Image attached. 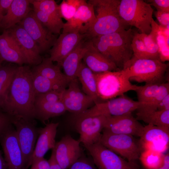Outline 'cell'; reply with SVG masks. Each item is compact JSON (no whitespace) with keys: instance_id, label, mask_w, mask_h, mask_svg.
<instances>
[{"instance_id":"obj_52","label":"cell","mask_w":169,"mask_h":169,"mask_svg":"<svg viewBox=\"0 0 169 169\" xmlns=\"http://www.w3.org/2000/svg\"><path fill=\"white\" fill-rule=\"evenodd\" d=\"M1 64H2V63H1L0 62V68L2 66Z\"/></svg>"},{"instance_id":"obj_31","label":"cell","mask_w":169,"mask_h":169,"mask_svg":"<svg viewBox=\"0 0 169 169\" xmlns=\"http://www.w3.org/2000/svg\"><path fill=\"white\" fill-rule=\"evenodd\" d=\"M17 67L9 65L2 66L0 68V109L3 104L7 91Z\"/></svg>"},{"instance_id":"obj_18","label":"cell","mask_w":169,"mask_h":169,"mask_svg":"<svg viewBox=\"0 0 169 169\" xmlns=\"http://www.w3.org/2000/svg\"><path fill=\"white\" fill-rule=\"evenodd\" d=\"M86 38H89L87 33L78 32L62 33L49 50L50 59L52 62H56L60 66L64 59Z\"/></svg>"},{"instance_id":"obj_34","label":"cell","mask_w":169,"mask_h":169,"mask_svg":"<svg viewBox=\"0 0 169 169\" xmlns=\"http://www.w3.org/2000/svg\"><path fill=\"white\" fill-rule=\"evenodd\" d=\"M33 9L44 12L55 19L62 21L59 5L54 0H29Z\"/></svg>"},{"instance_id":"obj_47","label":"cell","mask_w":169,"mask_h":169,"mask_svg":"<svg viewBox=\"0 0 169 169\" xmlns=\"http://www.w3.org/2000/svg\"><path fill=\"white\" fill-rule=\"evenodd\" d=\"M169 47L166 44L159 47V60L163 63L169 61Z\"/></svg>"},{"instance_id":"obj_13","label":"cell","mask_w":169,"mask_h":169,"mask_svg":"<svg viewBox=\"0 0 169 169\" xmlns=\"http://www.w3.org/2000/svg\"><path fill=\"white\" fill-rule=\"evenodd\" d=\"M39 47L41 53L49 50L57 39V35L50 32L38 20L33 9L18 23Z\"/></svg>"},{"instance_id":"obj_11","label":"cell","mask_w":169,"mask_h":169,"mask_svg":"<svg viewBox=\"0 0 169 169\" xmlns=\"http://www.w3.org/2000/svg\"><path fill=\"white\" fill-rule=\"evenodd\" d=\"M106 119L102 115L73 117L74 128L80 135L79 140L84 146L100 141Z\"/></svg>"},{"instance_id":"obj_14","label":"cell","mask_w":169,"mask_h":169,"mask_svg":"<svg viewBox=\"0 0 169 169\" xmlns=\"http://www.w3.org/2000/svg\"><path fill=\"white\" fill-rule=\"evenodd\" d=\"M0 143L8 169H27L15 129L13 125L0 136Z\"/></svg>"},{"instance_id":"obj_23","label":"cell","mask_w":169,"mask_h":169,"mask_svg":"<svg viewBox=\"0 0 169 169\" xmlns=\"http://www.w3.org/2000/svg\"><path fill=\"white\" fill-rule=\"evenodd\" d=\"M83 60L85 64L94 73L120 70L113 62L95 48L90 38L88 49Z\"/></svg>"},{"instance_id":"obj_36","label":"cell","mask_w":169,"mask_h":169,"mask_svg":"<svg viewBox=\"0 0 169 169\" xmlns=\"http://www.w3.org/2000/svg\"><path fill=\"white\" fill-rule=\"evenodd\" d=\"M86 0H63L59 5L61 16L67 21L74 15L79 7Z\"/></svg>"},{"instance_id":"obj_16","label":"cell","mask_w":169,"mask_h":169,"mask_svg":"<svg viewBox=\"0 0 169 169\" xmlns=\"http://www.w3.org/2000/svg\"><path fill=\"white\" fill-rule=\"evenodd\" d=\"M61 99L66 111L74 115L79 114L90 108L94 103L90 97L81 91L77 78L70 81Z\"/></svg>"},{"instance_id":"obj_42","label":"cell","mask_w":169,"mask_h":169,"mask_svg":"<svg viewBox=\"0 0 169 169\" xmlns=\"http://www.w3.org/2000/svg\"><path fill=\"white\" fill-rule=\"evenodd\" d=\"M13 117L4 112H0V136L13 125Z\"/></svg>"},{"instance_id":"obj_3","label":"cell","mask_w":169,"mask_h":169,"mask_svg":"<svg viewBox=\"0 0 169 169\" xmlns=\"http://www.w3.org/2000/svg\"><path fill=\"white\" fill-rule=\"evenodd\" d=\"M120 0H90L97 13L96 20L88 30L90 38L126 29L128 25L119 13Z\"/></svg>"},{"instance_id":"obj_50","label":"cell","mask_w":169,"mask_h":169,"mask_svg":"<svg viewBox=\"0 0 169 169\" xmlns=\"http://www.w3.org/2000/svg\"><path fill=\"white\" fill-rule=\"evenodd\" d=\"M157 169H169V153L164 154L162 165Z\"/></svg>"},{"instance_id":"obj_28","label":"cell","mask_w":169,"mask_h":169,"mask_svg":"<svg viewBox=\"0 0 169 169\" xmlns=\"http://www.w3.org/2000/svg\"><path fill=\"white\" fill-rule=\"evenodd\" d=\"M66 111L61 100L55 102H34L35 119L43 122L51 118L61 115Z\"/></svg>"},{"instance_id":"obj_51","label":"cell","mask_w":169,"mask_h":169,"mask_svg":"<svg viewBox=\"0 0 169 169\" xmlns=\"http://www.w3.org/2000/svg\"><path fill=\"white\" fill-rule=\"evenodd\" d=\"M0 169H8L7 166L4 158L2 155L0 151Z\"/></svg>"},{"instance_id":"obj_39","label":"cell","mask_w":169,"mask_h":169,"mask_svg":"<svg viewBox=\"0 0 169 169\" xmlns=\"http://www.w3.org/2000/svg\"><path fill=\"white\" fill-rule=\"evenodd\" d=\"M140 33L148 58L159 60V48L156 42L150 33L148 34Z\"/></svg>"},{"instance_id":"obj_37","label":"cell","mask_w":169,"mask_h":169,"mask_svg":"<svg viewBox=\"0 0 169 169\" xmlns=\"http://www.w3.org/2000/svg\"><path fill=\"white\" fill-rule=\"evenodd\" d=\"M169 94V82L162 83L155 97L149 103L143 105L138 110H156V106L158 104Z\"/></svg>"},{"instance_id":"obj_9","label":"cell","mask_w":169,"mask_h":169,"mask_svg":"<svg viewBox=\"0 0 169 169\" xmlns=\"http://www.w3.org/2000/svg\"><path fill=\"white\" fill-rule=\"evenodd\" d=\"M84 147L98 169H139L136 163L125 160L104 146L100 141Z\"/></svg>"},{"instance_id":"obj_30","label":"cell","mask_w":169,"mask_h":169,"mask_svg":"<svg viewBox=\"0 0 169 169\" xmlns=\"http://www.w3.org/2000/svg\"><path fill=\"white\" fill-rule=\"evenodd\" d=\"M33 86L35 95L52 90L62 91L63 89L31 69Z\"/></svg>"},{"instance_id":"obj_8","label":"cell","mask_w":169,"mask_h":169,"mask_svg":"<svg viewBox=\"0 0 169 169\" xmlns=\"http://www.w3.org/2000/svg\"><path fill=\"white\" fill-rule=\"evenodd\" d=\"M102 131L100 142L104 146L129 162L135 163L139 159L141 150L133 136Z\"/></svg>"},{"instance_id":"obj_40","label":"cell","mask_w":169,"mask_h":169,"mask_svg":"<svg viewBox=\"0 0 169 169\" xmlns=\"http://www.w3.org/2000/svg\"><path fill=\"white\" fill-rule=\"evenodd\" d=\"M64 90H52L35 95L34 102H55L61 100Z\"/></svg>"},{"instance_id":"obj_26","label":"cell","mask_w":169,"mask_h":169,"mask_svg":"<svg viewBox=\"0 0 169 169\" xmlns=\"http://www.w3.org/2000/svg\"><path fill=\"white\" fill-rule=\"evenodd\" d=\"M53 62L49 57L43 58L41 62L33 66L32 69L60 87L65 89L69 82L61 71L60 66L54 64Z\"/></svg>"},{"instance_id":"obj_4","label":"cell","mask_w":169,"mask_h":169,"mask_svg":"<svg viewBox=\"0 0 169 169\" xmlns=\"http://www.w3.org/2000/svg\"><path fill=\"white\" fill-rule=\"evenodd\" d=\"M169 64L157 59H137L133 56L123 69L130 81L145 84L165 82Z\"/></svg>"},{"instance_id":"obj_48","label":"cell","mask_w":169,"mask_h":169,"mask_svg":"<svg viewBox=\"0 0 169 169\" xmlns=\"http://www.w3.org/2000/svg\"><path fill=\"white\" fill-rule=\"evenodd\" d=\"M156 109L160 110H169V94L158 104Z\"/></svg>"},{"instance_id":"obj_22","label":"cell","mask_w":169,"mask_h":169,"mask_svg":"<svg viewBox=\"0 0 169 169\" xmlns=\"http://www.w3.org/2000/svg\"><path fill=\"white\" fill-rule=\"evenodd\" d=\"M90 39L81 41L74 49L63 60L60 65L64 73L70 82L77 78V73L82 60L88 49Z\"/></svg>"},{"instance_id":"obj_46","label":"cell","mask_w":169,"mask_h":169,"mask_svg":"<svg viewBox=\"0 0 169 169\" xmlns=\"http://www.w3.org/2000/svg\"><path fill=\"white\" fill-rule=\"evenodd\" d=\"M13 0H0V22L7 14Z\"/></svg>"},{"instance_id":"obj_25","label":"cell","mask_w":169,"mask_h":169,"mask_svg":"<svg viewBox=\"0 0 169 169\" xmlns=\"http://www.w3.org/2000/svg\"><path fill=\"white\" fill-rule=\"evenodd\" d=\"M6 61L19 64L25 61L15 43L6 30L0 35V62Z\"/></svg>"},{"instance_id":"obj_43","label":"cell","mask_w":169,"mask_h":169,"mask_svg":"<svg viewBox=\"0 0 169 169\" xmlns=\"http://www.w3.org/2000/svg\"><path fill=\"white\" fill-rule=\"evenodd\" d=\"M154 6L157 11L169 12V0H150L147 1Z\"/></svg>"},{"instance_id":"obj_17","label":"cell","mask_w":169,"mask_h":169,"mask_svg":"<svg viewBox=\"0 0 169 169\" xmlns=\"http://www.w3.org/2000/svg\"><path fill=\"white\" fill-rule=\"evenodd\" d=\"M79 140L69 135L63 137L56 142L54 150L55 158L62 169H67L83 154Z\"/></svg>"},{"instance_id":"obj_49","label":"cell","mask_w":169,"mask_h":169,"mask_svg":"<svg viewBox=\"0 0 169 169\" xmlns=\"http://www.w3.org/2000/svg\"><path fill=\"white\" fill-rule=\"evenodd\" d=\"M48 161L49 163L50 169H62L56 161L53 149L51 156Z\"/></svg>"},{"instance_id":"obj_10","label":"cell","mask_w":169,"mask_h":169,"mask_svg":"<svg viewBox=\"0 0 169 169\" xmlns=\"http://www.w3.org/2000/svg\"><path fill=\"white\" fill-rule=\"evenodd\" d=\"M13 125L15 127L17 138L28 169L30 166L39 128L36 127L34 120L21 117H13Z\"/></svg>"},{"instance_id":"obj_15","label":"cell","mask_w":169,"mask_h":169,"mask_svg":"<svg viewBox=\"0 0 169 169\" xmlns=\"http://www.w3.org/2000/svg\"><path fill=\"white\" fill-rule=\"evenodd\" d=\"M139 144L141 151L152 150L163 153L169 143V129L147 125L144 126Z\"/></svg>"},{"instance_id":"obj_2","label":"cell","mask_w":169,"mask_h":169,"mask_svg":"<svg viewBox=\"0 0 169 169\" xmlns=\"http://www.w3.org/2000/svg\"><path fill=\"white\" fill-rule=\"evenodd\" d=\"M135 33L130 28L90 39L98 51L121 70L133 55L131 42Z\"/></svg>"},{"instance_id":"obj_5","label":"cell","mask_w":169,"mask_h":169,"mask_svg":"<svg viewBox=\"0 0 169 169\" xmlns=\"http://www.w3.org/2000/svg\"><path fill=\"white\" fill-rule=\"evenodd\" d=\"M99 99L106 101L130 91H136L140 86L132 84L123 70L94 73Z\"/></svg>"},{"instance_id":"obj_33","label":"cell","mask_w":169,"mask_h":169,"mask_svg":"<svg viewBox=\"0 0 169 169\" xmlns=\"http://www.w3.org/2000/svg\"><path fill=\"white\" fill-rule=\"evenodd\" d=\"M33 10L38 20L50 32L55 35L60 33L64 24L63 21L58 20L40 10L34 9Z\"/></svg>"},{"instance_id":"obj_27","label":"cell","mask_w":169,"mask_h":169,"mask_svg":"<svg viewBox=\"0 0 169 169\" xmlns=\"http://www.w3.org/2000/svg\"><path fill=\"white\" fill-rule=\"evenodd\" d=\"M81 84L84 92L90 97L95 104L98 103L96 83L94 73L81 62L77 75Z\"/></svg>"},{"instance_id":"obj_32","label":"cell","mask_w":169,"mask_h":169,"mask_svg":"<svg viewBox=\"0 0 169 169\" xmlns=\"http://www.w3.org/2000/svg\"><path fill=\"white\" fill-rule=\"evenodd\" d=\"M164 155L158 151L145 150L141 152L139 159L146 169H157L162 165Z\"/></svg>"},{"instance_id":"obj_20","label":"cell","mask_w":169,"mask_h":169,"mask_svg":"<svg viewBox=\"0 0 169 169\" xmlns=\"http://www.w3.org/2000/svg\"><path fill=\"white\" fill-rule=\"evenodd\" d=\"M96 20L93 6L86 0L79 7L73 17L64 23L62 33L78 32L87 34Z\"/></svg>"},{"instance_id":"obj_35","label":"cell","mask_w":169,"mask_h":169,"mask_svg":"<svg viewBox=\"0 0 169 169\" xmlns=\"http://www.w3.org/2000/svg\"><path fill=\"white\" fill-rule=\"evenodd\" d=\"M162 83L146 84L140 86L136 91L138 101L144 103V105L149 103L155 97Z\"/></svg>"},{"instance_id":"obj_19","label":"cell","mask_w":169,"mask_h":169,"mask_svg":"<svg viewBox=\"0 0 169 169\" xmlns=\"http://www.w3.org/2000/svg\"><path fill=\"white\" fill-rule=\"evenodd\" d=\"M143 126L132 113L116 116H106L103 130L111 133L140 137Z\"/></svg>"},{"instance_id":"obj_12","label":"cell","mask_w":169,"mask_h":169,"mask_svg":"<svg viewBox=\"0 0 169 169\" xmlns=\"http://www.w3.org/2000/svg\"><path fill=\"white\" fill-rule=\"evenodd\" d=\"M5 30L18 46L26 64L34 66L41 62L39 47L21 26L18 24Z\"/></svg>"},{"instance_id":"obj_29","label":"cell","mask_w":169,"mask_h":169,"mask_svg":"<svg viewBox=\"0 0 169 169\" xmlns=\"http://www.w3.org/2000/svg\"><path fill=\"white\" fill-rule=\"evenodd\" d=\"M136 118L147 125L169 129V110H137Z\"/></svg>"},{"instance_id":"obj_21","label":"cell","mask_w":169,"mask_h":169,"mask_svg":"<svg viewBox=\"0 0 169 169\" xmlns=\"http://www.w3.org/2000/svg\"><path fill=\"white\" fill-rule=\"evenodd\" d=\"M59 123H51L44 128H39V135L34 151L30 160V166L35 161L44 158L47 152L54 147L55 138Z\"/></svg>"},{"instance_id":"obj_38","label":"cell","mask_w":169,"mask_h":169,"mask_svg":"<svg viewBox=\"0 0 169 169\" xmlns=\"http://www.w3.org/2000/svg\"><path fill=\"white\" fill-rule=\"evenodd\" d=\"M133 56L137 59H149L141 33L136 32L131 42Z\"/></svg>"},{"instance_id":"obj_44","label":"cell","mask_w":169,"mask_h":169,"mask_svg":"<svg viewBox=\"0 0 169 169\" xmlns=\"http://www.w3.org/2000/svg\"><path fill=\"white\" fill-rule=\"evenodd\" d=\"M155 16L160 25L166 26L169 23V12L157 11Z\"/></svg>"},{"instance_id":"obj_6","label":"cell","mask_w":169,"mask_h":169,"mask_svg":"<svg viewBox=\"0 0 169 169\" xmlns=\"http://www.w3.org/2000/svg\"><path fill=\"white\" fill-rule=\"evenodd\" d=\"M119 10L127 25L134 26L141 33H151L154 10L149 3L142 0H120Z\"/></svg>"},{"instance_id":"obj_7","label":"cell","mask_w":169,"mask_h":169,"mask_svg":"<svg viewBox=\"0 0 169 169\" xmlns=\"http://www.w3.org/2000/svg\"><path fill=\"white\" fill-rule=\"evenodd\" d=\"M144 104L135 101L124 94L95 104L84 112L73 115L74 117L90 116H116L132 113Z\"/></svg>"},{"instance_id":"obj_41","label":"cell","mask_w":169,"mask_h":169,"mask_svg":"<svg viewBox=\"0 0 169 169\" xmlns=\"http://www.w3.org/2000/svg\"><path fill=\"white\" fill-rule=\"evenodd\" d=\"M67 169H97L92 158L83 154Z\"/></svg>"},{"instance_id":"obj_24","label":"cell","mask_w":169,"mask_h":169,"mask_svg":"<svg viewBox=\"0 0 169 169\" xmlns=\"http://www.w3.org/2000/svg\"><path fill=\"white\" fill-rule=\"evenodd\" d=\"M29 0H13L7 14L0 22V27L7 29L19 23L32 9Z\"/></svg>"},{"instance_id":"obj_1","label":"cell","mask_w":169,"mask_h":169,"mask_svg":"<svg viewBox=\"0 0 169 169\" xmlns=\"http://www.w3.org/2000/svg\"><path fill=\"white\" fill-rule=\"evenodd\" d=\"M35 94L32 71L27 65L18 67L1 109L14 117L35 119Z\"/></svg>"},{"instance_id":"obj_45","label":"cell","mask_w":169,"mask_h":169,"mask_svg":"<svg viewBox=\"0 0 169 169\" xmlns=\"http://www.w3.org/2000/svg\"><path fill=\"white\" fill-rule=\"evenodd\" d=\"M30 169H50L49 163L48 160L43 158L33 162Z\"/></svg>"}]
</instances>
